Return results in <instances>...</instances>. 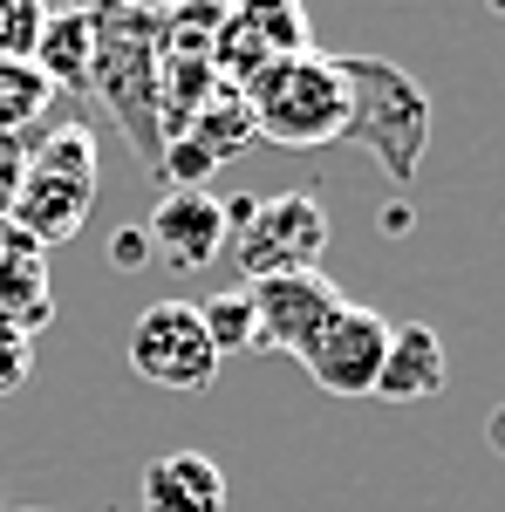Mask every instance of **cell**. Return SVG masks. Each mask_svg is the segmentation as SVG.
I'll return each mask as SVG.
<instances>
[{"instance_id":"cell-1","label":"cell","mask_w":505,"mask_h":512,"mask_svg":"<svg viewBox=\"0 0 505 512\" xmlns=\"http://www.w3.org/2000/svg\"><path fill=\"white\" fill-rule=\"evenodd\" d=\"M89 21H96L89 89L103 96V110L130 137L137 164L157 171V158H164V41H157V14H130L117 0H89Z\"/></svg>"},{"instance_id":"cell-2","label":"cell","mask_w":505,"mask_h":512,"mask_svg":"<svg viewBox=\"0 0 505 512\" xmlns=\"http://www.w3.org/2000/svg\"><path fill=\"white\" fill-rule=\"evenodd\" d=\"M239 96H246L253 137H267L280 151H321V144H342V130H349L342 55H321V48L273 62L267 76H253Z\"/></svg>"},{"instance_id":"cell-3","label":"cell","mask_w":505,"mask_h":512,"mask_svg":"<svg viewBox=\"0 0 505 512\" xmlns=\"http://www.w3.org/2000/svg\"><path fill=\"white\" fill-rule=\"evenodd\" d=\"M342 82H349V144H362L396 185L417 178L430 151V96L410 69H396L389 55H342Z\"/></svg>"},{"instance_id":"cell-4","label":"cell","mask_w":505,"mask_h":512,"mask_svg":"<svg viewBox=\"0 0 505 512\" xmlns=\"http://www.w3.org/2000/svg\"><path fill=\"white\" fill-rule=\"evenodd\" d=\"M89 205H96V137L82 123H62L41 144H28V185L14 198L7 226L35 253L41 246H69L89 226Z\"/></svg>"},{"instance_id":"cell-5","label":"cell","mask_w":505,"mask_h":512,"mask_svg":"<svg viewBox=\"0 0 505 512\" xmlns=\"http://www.w3.org/2000/svg\"><path fill=\"white\" fill-rule=\"evenodd\" d=\"M233 219V267L253 280L308 274L328 253V205L314 192H273V198H226Z\"/></svg>"},{"instance_id":"cell-6","label":"cell","mask_w":505,"mask_h":512,"mask_svg":"<svg viewBox=\"0 0 505 512\" xmlns=\"http://www.w3.org/2000/svg\"><path fill=\"white\" fill-rule=\"evenodd\" d=\"M130 369L144 383H157V390H185V396L219 383V355L205 342L192 301H157V308L137 315V328H130Z\"/></svg>"},{"instance_id":"cell-7","label":"cell","mask_w":505,"mask_h":512,"mask_svg":"<svg viewBox=\"0 0 505 512\" xmlns=\"http://www.w3.org/2000/svg\"><path fill=\"white\" fill-rule=\"evenodd\" d=\"M246 301H253V321H260V349L273 355H301L314 349V335L335 321V308L349 301L335 280L308 267V274H273V280H253L246 287Z\"/></svg>"},{"instance_id":"cell-8","label":"cell","mask_w":505,"mask_h":512,"mask_svg":"<svg viewBox=\"0 0 505 512\" xmlns=\"http://www.w3.org/2000/svg\"><path fill=\"white\" fill-rule=\"evenodd\" d=\"M383 349H389V315L362 308V301H342L335 321L314 335V349L301 355V362H308V376L328 396H376Z\"/></svg>"},{"instance_id":"cell-9","label":"cell","mask_w":505,"mask_h":512,"mask_svg":"<svg viewBox=\"0 0 505 512\" xmlns=\"http://www.w3.org/2000/svg\"><path fill=\"white\" fill-rule=\"evenodd\" d=\"M151 239L157 267H178V274H198V267H212L226 246H233V219H226V198L212 192H164L151 212Z\"/></svg>"},{"instance_id":"cell-10","label":"cell","mask_w":505,"mask_h":512,"mask_svg":"<svg viewBox=\"0 0 505 512\" xmlns=\"http://www.w3.org/2000/svg\"><path fill=\"white\" fill-rule=\"evenodd\" d=\"M137 512H226V472L205 451H164L137 478Z\"/></svg>"},{"instance_id":"cell-11","label":"cell","mask_w":505,"mask_h":512,"mask_svg":"<svg viewBox=\"0 0 505 512\" xmlns=\"http://www.w3.org/2000/svg\"><path fill=\"white\" fill-rule=\"evenodd\" d=\"M451 362H444V335L430 321H389V349H383V376H376V396L389 403H430L444 390Z\"/></svg>"},{"instance_id":"cell-12","label":"cell","mask_w":505,"mask_h":512,"mask_svg":"<svg viewBox=\"0 0 505 512\" xmlns=\"http://www.w3.org/2000/svg\"><path fill=\"white\" fill-rule=\"evenodd\" d=\"M35 62L48 89L62 96V89H89V62H96V21H89V0L82 7H48V21H41L35 35Z\"/></svg>"},{"instance_id":"cell-13","label":"cell","mask_w":505,"mask_h":512,"mask_svg":"<svg viewBox=\"0 0 505 512\" xmlns=\"http://www.w3.org/2000/svg\"><path fill=\"white\" fill-rule=\"evenodd\" d=\"M226 21L267 62H287V55H308L314 48V28H308V7L301 0H226Z\"/></svg>"},{"instance_id":"cell-14","label":"cell","mask_w":505,"mask_h":512,"mask_svg":"<svg viewBox=\"0 0 505 512\" xmlns=\"http://www.w3.org/2000/svg\"><path fill=\"white\" fill-rule=\"evenodd\" d=\"M226 28V0H178L157 14V41L164 55H192V62H212V41Z\"/></svg>"},{"instance_id":"cell-15","label":"cell","mask_w":505,"mask_h":512,"mask_svg":"<svg viewBox=\"0 0 505 512\" xmlns=\"http://www.w3.org/2000/svg\"><path fill=\"white\" fill-rule=\"evenodd\" d=\"M198 328H205V342H212V355H219V362H226V355L260 349V321H253V301H246V287L205 294V301H198Z\"/></svg>"},{"instance_id":"cell-16","label":"cell","mask_w":505,"mask_h":512,"mask_svg":"<svg viewBox=\"0 0 505 512\" xmlns=\"http://www.w3.org/2000/svg\"><path fill=\"white\" fill-rule=\"evenodd\" d=\"M55 89L35 62H0V137H28L41 117H48Z\"/></svg>"},{"instance_id":"cell-17","label":"cell","mask_w":505,"mask_h":512,"mask_svg":"<svg viewBox=\"0 0 505 512\" xmlns=\"http://www.w3.org/2000/svg\"><path fill=\"white\" fill-rule=\"evenodd\" d=\"M48 21V0H0V62H28Z\"/></svg>"},{"instance_id":"cell-18","label":"cell","mask_w":505,"mask_h":512,"mask_svg":"<svg viewBox=\"0 0 505 512\" xmlns=\"http://www.w3.org/2000/svg\"><path fill=\"white\" fill-rule=\"evenodd\" d=\"M21 185H28V144L21 137H0V219L14 212Z\"/></svg>"},{"instance_id":"cell-19","label":"cell","mask_w":505,"mask_h":512,"mask_svg":"<svg viewBox=\"0 0 505 512\" xmlns=\"http://www.w3.org/2000/svg\"><path fill=\"white\" fill-rule=\"evenodd\" d=\"M110 267H117V274L151 267V239H144V226H117V233H110Z\"/></svg>"},{"instance_id":"cell-20","label":"cell","mask_w":505,"mask_h":512,"mask_svg":"<svg viewBox=\"0 0 505 512\" xmlns=\"http://www.w3.org/2000/svg\"><path fill=\"white\" fill-rule=\"evenodd\" d=\"M21 383H28V335L7 328V335H0V396H14Z\"/></svg>"},{"instance_id":"cell-21","label":"cell","mask_w":505,"mask_h":512,"mask_svg":"<svg viewBox=\"0 0 505 512\" xmlns=\"http://www.w3.org/2000/svg\"><path fill=\"white\" fill-rule=\"evenodd\" d=\"M117 7H130V14H164V7H178V0H117Z\"/></svg>"},{"instance_id":"cell-22","label":"cell","mask_w":505,"mask_h":512,"mask_svg":"<svg viewBox=\"0 0 505 512\" xmlns=\"http://www.w3.org/2000/svg\"><path fill=\"white\" fill-rule=\"evenodd\" d=\"M492 451H505V403L492 410Z\"/></svg>"},{"instance_id":"cell-23","label":"cell","mask_w":505,"mask_h":512,"mask_svg":"<svg viewBox=\"0 0 505 512\" xmlns=\"http://www.w3.org/2000/svg\"><path fill=\"white\" fill-rule=\"evenodd\" d=\"M492 7H505V0H492Z\"/></svg>"},{"instance_id":"cell-24","label":"cell","mask_w":505,"mask_h":512,"mask_svg":"<svg viewBox=\"0 0 505 512\" xmlns=\"http://www.w3.org/2000/svg\"><path fill=\"white\" fill-rule=\"evenodd\" d=\"M0 512H7V499H0Z\"/></svg>"},{"instance_id":"cell-25","label":"cell","mask_w":505,"mask_h":512,"mask_svg":"<svg viewBox=\"0 0 505 512\" xmlns=\"http://www.w3.org/2000/svg\"><path fill=\"white\" fill-rule=\"evenodd\" d=\"M7 512H14V506H7Z\"/></svg>"}]
</instances>
